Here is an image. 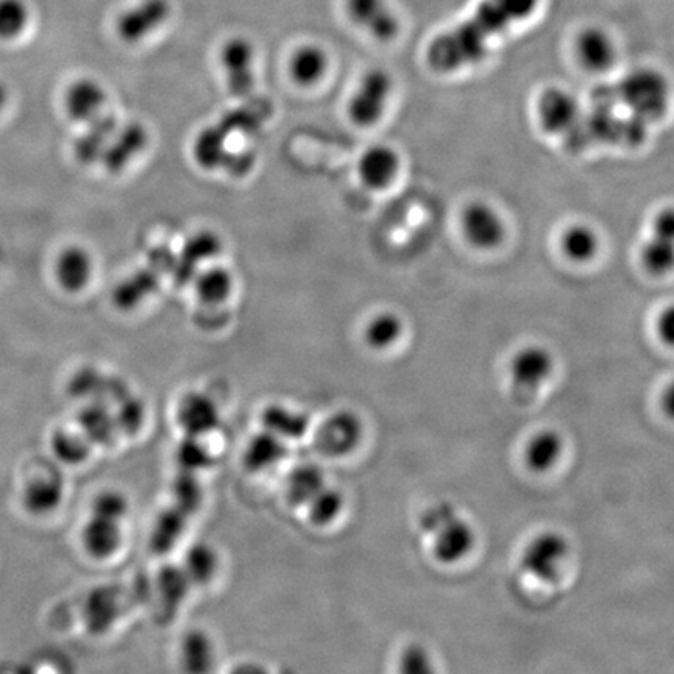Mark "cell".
<instances>
[{
    "label": "cell",
    "mask_w": 674,
    "mask_h": 674,
    "mask_svg": "<svg viewBox=\"0 0 674 674\" xmlns=\"http://www.w3.org/2000/svg\"><path fill=\"white\" fill-rule=\"evenodd\" d=\"M537 6L539 0H485L474 17L434 38L426 51V63L440 74L478 63L485 59L494 37L531 17Z\"/></svg>",
    "instance_id": "6da1fadb"
},
{
    "label": "cell",
    "mask_w": 674,
    "mask_h": 674,
    "mask_svg": "<svg viewBox=\"0 0 674 674\" xmlns=\"http://www.w3.org/2000/svg\"><path fill=\"white\" fill-rule=\"evenodd\" d=\"M616 108L592 106L582 113L574 127L562 138L571 152L592 146L639 147L649 135V124L634 116H620Z\"/></svg>",
    "instance_id": "7a4b0ae2"
},
{
    "label": "cell",
    "mask_w": 674,
    "mask_h": 674,
    "mask_svg": "<svg viewBox=\"0 0 674 674\" xmlns=\"http://www.w3.org/2000/svg\"><path fill=\"white\" fill-rule=\"evenodd\" d=\"M422 531L432 537L433 554L440 563L464 561L475 548V529L459 516L455 505L447 501L436 502L425 510L421 519Z\"/></svg>",
    "instance_id": "3957f363"
},
{
    "label": "cell",
    "mask_w": 674,
    "mask_h": 674,
    "mask_svg": "<svg viewBox=\"0 0 674 674\" xmlns=\"http://www.w3.org/2000/svg\"><path fill=\"white\" fill-rule=\"evenodd\" d=\"M615 86L619 104L645 124L661 121L668 112L672 91L668 80L656 70L640 68L624 75Z\"/></svg>",
    "instance_id": "277c9868"
},
{
    "label": "cell",
    "mask_w": 674,
    "mask_h": 674,
    "mask_svg": "<svg viewBox=\"0 0 674 674\" xmlns=\"http://www.w3.org/2000/svg\"><path fill=\"white\" fill-rule=\"evenodd\" d=\"M392 91H394V82L386 71L375 68L365 72L346 106L350 121L356 127H375L386 114Z\"/></svg>",
    "instance_id": "5b68a950"
},
{
    "label": "cell",
    "mask_w": 674,
    "mask_h": 674,
    "mask_svg": "<svg viewBox=\"0 0 674 674\" xmlns=\"http://www.w3.org/2000/svg\"><path fill=\"white\" fill-rule=\"evenodd\" d=\"M570 554L566 537L554 531L536 536L520 556V569L527 577L540 582H554L561 578Z\"/></svg>",
    "instance_id": "8992f818"
},
{
    "label": "cell",
    "mask_w": 674,
    "mask_h": 674,
    "mask_svg": "<svg viewBox=\"0 0 674 674\" xmlns=\"http://www.w3.org/2000/svg\"><path fill=\"white\" fill-rule=\"evenodd\" d=\"M554 361L551 353L543 346H525L510 363V390L514 398L521 403L531 402L537 397L543 384L553 373Z\"/></svg>",
    "instance_id": "52a82bcc"
},
{
    "label": "cell",
    "mask_w": 674,
    "mask_h": 674,
    "mask_svg": "<svg viewBox=\"0 0 674 674\" xmlns=\"http://www.w3.org/2000/svg\"><path fill=\"white\" fill-rule=\"evenodd\" d=\"M228 93L236 98H246L253 93L257 83V49L246 37H234L225 41L219 51Z\"/></svg>",
    "instance_id": "ba28073f"
},
{
    "label": "cell",
    "mask_w": 674,
    "mask_h": 674,
    "mask_svg": "<svg viewBox=\"0 0 674 674\" xmlns=\"http://www.w3.org/2000/svg\"><path fill=\"white\" fill-rule=\"evenodd\" d=\"M170 0H138L116 19V33L122 43H144L173 18Z\"/></svg>",
    "instance_id": "9c48e42d"
},
{
    "label": "cell",
    "mask_w": 674,
    "mask_h": 674,
    "mask_svg": "<svg viewBox=\"0 0 674 674\" xmlns=\"http://www.w3.org/2000/svg\"><path fill=\"white\" fill-rule=\"evenodd\" d=\"M363 439V424L356 414L339 411L331 415L315 432L314 444L326 458H344L357 448Z\"/></svg>",
    "instance_id": "30bf717a"
},
{
    "label": "cell",
    "mask_w": 674,
    "mask_h": 674,
    "mask_svg": "<svg viewBox=\"0 0 674 674\" xmlns=\"http://www.w3.org/2000/svg\"><path fill=\"white\" fill-rule=\"evenodd\" d=\"M350 21L380 43H390L400 32L397 14L387 0H345Z\"/></svg>",
    "instance_id": "8fae6325"
},
{
    "label": "cell",
    "mask_w": 674,
    "mask_h": 674,
    "mask_svg": "<svg viewBox=\"0 0 674 674\" xmlns=\"http://www.w3.org/2000/svg\"><path fill=\"white\" fill-rule=\"evenodd\" d=\"M64 495L66 486L59 471H38L22 487V509L35 519H44L61 508Z\"/></svg>",
    "instance_id": "7c38bea8"
},
{
    "label": "cell",
    "mask_w": 674,
    "mask_h": 674,
    "mask_svg": "<svg viewBox=\"0 0 674 674\" xmlns=\"http://www.w3.org/2000/svg\"><path fill=\"white\" fill-rule=\"evenodd\" d=\"M582 114L580 102L562 87H548L540 95L537 116L545 132L563 136L574 127Z\"/></svg>",
    "instance_id": "4fadbf2b"
},
{
    "label": "cell",
    "mask_w": 674,
    "mask_h": 674,
    "mask_svg": "<svg viewBox=\"0 0 674 674\" xmlns=\"http://www.w3.org/2000/svg\"><path fill=\"white\" fill-rule=\"evenodd\" d=\"M124 542L122 521L110 519L101 514L90 512L82 529L80 543L83 551L94 561H106L120 551Z\"/></svg>",
    "instance_id": "5bb4252c"
},
{
    "label": "cell",
    "mask_w": 674,
    "mask_h": 674,
    "mask_svg": "<svg viewBox=\"0 0 674 674\" xmlns=\"http://www.w3.org/2000/svg\"><path fill=\"white\" fill-rule=\"evenodd\" d=\"M148 144V135L146 127L138 122H131L124 127L117 128L114 133L108 147L105 148L102 155V166L108 173L120 174L127 169L144 151Z\"/></svg>",
    "instance_id": "9a60e30c"
},
{
    "label": "cell",
    "mask_w": 674,
    "mask_h": 674,
    "mask_svg": "<svg viewBox=\"0 0 674 674\" xmlns=\"http://www.w3.org/2000/svg\"><path fill=\"white\" fill-rule=\"evenodd\" d=\"M108 94L102 83L91 77H82L72 82L64 94V110L72 121L87 122L104 113Z\"/></svg>",
    "instance_id": "2e32d148"
},
{
    "label": "cell",
    "mask_w": 674,
    "mask_h": 674,
    "mask_svg": "<svg viewBox=\"0 0 674 674\" xmlns=\"http://www.w3.org/2000/svg\"><path fill=\"white\" fill-rule=\"evenodd\" d=\"M400 173V156L394 148L376 144L369 147L357 162V177L365 188L384 190L390 188Z\"/></svg>",
    "instance_id": "e0dca14e"
},
{
    "label": "cell",
    "mask_w": 674,
    "mask_h": 674,
    "mask_svg": "<svg viewBox=\"0 0 674 674\" xmlns=\"http://www.w3.org/2000/svg\"><path fill=\"white\" fill-rule=\"evenodd\" d=\"M56 283L70 294H79L90 284L94 272V261L90 251L82 246H66L56 255Z\"/></svg>",
    "instance_id": "ac0fdd59"
},
{
    "label": "cell",
    "mask_w": 674,
    "mask_h": 674,
    "mask_svg": "<svg viewBox=\"0 0 674 674\" xmlns=\"http://www.w3.org/2000/svg\"><path fill=\"white\" fill-rule=\"evenodd\" d=\"M464 235L478 249H494L505 238L500 215L486 204H471L463 216Z\"/></svg>",
    "instance_id": "d6986e66"
},
{
    "label": "cell",
    "mask_w": 674,
    "mask_h": 674,
    "mask_svg": "<svg viewBox=\"0 0 674 674\" xmlns=\"http://www.w3.org/2000/svg\"><path fill=\"white\" fill-rule=\"evenodd\" d=\"M330 70L329 53L319 44H302L292 52L288 71L297 86L314 87Z\"/></svg>",
    "instance_id": "ffe728a7"
},
{
    "label": "cell",
    "mask_w": 674,
    "mask_h": 674,
    "mask_svg": "<svg viewBox=\"0 0 674 674\" xmlns=\"http://www.w3.org/2000/svg\"><path fill=\"white\" fill-rule=\"evenodd\" d=\"M117 128H120V122L113 114L102 113L94 121L87 122L86 131L74 144V155L79 163L87 166L101 163L102 155Z\"/></svg>",
    "instance_id": "44dd1931"
},
{
    "label": "cell",
    "mask_w": 674,
    "mask_h": 674,
    "mask_svg": "<svg viewBox=\"0 0 674 674\" xmlns=\"http://www.w3.org/2000/svg\"><path fill=\"white\" fill-rule=\"evenodd\" d=\"M178 424L189 437H200L219 424L216 403L204 394H189L178 405Z\"/></svg>",
    "instance_id": "7402d4cb"
},
{
    "label": "cell",
    "mask_w": 674,
    "mask_h": 674,
    "mask_svg": "<svg viewBox=\"0 0 674 674\" xmlns=\"http://www.w3.org/2000/svg\"><path fill=\"white\" fill-rule=\"evenodd\" d=\"M578 59L585 70L603 72L614 64L615 45L601 29H588L577 41Z\"/></svg>",
    "instance_id": "603a6c76"
},
{
    "label": "cell",
    "mask_w": 674,
    "mask_h": 674,
    "mask_svg": "<svg viewBox=\"0 0 674 674\" xmlns=\"http://www.w3.org/2000/svg\"><path fill=\"white\" fill-rule=\"evenodd\" d=\"M120 608H117L116 590L113 588L94 589L86 598L83 616L87 630L93 634H104L116 622Z\"/></svg>",
    "instance_id": "cb8c5ba5"
},
{
    "label": "cell",
    "mask_w": 674,
    "mask_h": 674,
    "mask_svg": "<svg viewBox=\"0 0 674 674\" xmlns=\"http://www.w3.org/2000/svg\"><path fill=\"white\" fill-rule=\"evenodd\" d=\"M284 442L266 429L257 434L243 452V466L250 471H265L278 466L288 455Z\"/></svg>",
    "instance_id": "d4e9b609"
},
{
    "label": "cell",
    "mask_w": 674,
    "mask_h": 674,
    "mask_svg": "<svg viewBox=\"0 0 674 674\" xmlns=\"http://www.w3.org/2000/svg\"><path fill=\"white\" fill-rule=\"evenodd\" d=\"M563 453V439L554 429H543L528 442L525 449V463L537 474L551 470L559 463Z\"/></svg>",
    "instance_id": "484cf974"
},
{
    "label": "cell",
    "mask_w": 674,
    "mask_h": 674,
    "mask_svg": "<svg viewBox=\"0 0 674 674\" xmlns=\"http://www.w3.org/2000/svg\"><path fill=\"white\" fill-rule=\"evenodd\" d=\"M326 486L322 468L314 464L295 467L286 479V498L292 506H303L312 500Z\"/></svg>",
    "instance_id": "4316f807"
},
{
    "label": "cell",
    "mask_w": 674,
    "mask_h": 674,
    "mask_svg": "<svg viewBox=\"0 0 674 674\" xmlns=\"http://www.w3.org/2000/svg\"><path fill=\"white\" fill-rule=\"evenodd\" d=\"M262 425L266 432L283 440L302 439L310 428L307 415L281 405L269 406L262 413Z\"/></svg>",
    "instance_id": "83f0119b"
},
{
    "label": "cell",
    "mask_w": 674,
    "mask_h": 674,
    "mask_svg": "<svg viewBox=\"0 0 674 674\" xmlns=\"http://www.w3.org/2000/svg\"><path fill=\"white\" fill-rule=\"evenodd\" d=\"M80 432L85 434L91 444H108L113 439L114 429L117 428L114 414L110 413L104 403L94 400L83 407L79 414Z\"/></svg>",
    "instance_id": "f1b7e54d"
},
{
    "label": "cell",
    "mask_w": 674,
    "mask_h": 674,
    "mask_svg": "<svg viewBox=\"0 0 674 674\" xmlns=\"http://www.w3.org/2000/svg\"><path fill=\"white\" fill-rule=\"evenodd\" d=\"M225 136H227V131L224 125H211L197 135L193 146L197 165L204 167L205 170H215L224 165L225 156H227Z\"/></svg>",
    "instance_id": "f546056e"
},
{
    "label": "cell",
    "mask_w": 674,
    "mask_h": 674,
    "mask_svg": "<svg viewBox=\"0 0 674 674\" xmlns=\"http://www.w3.org/2000/svg\"><path fill=\"white\" fill-rule=\"evenodd\" d=\"M403 320L394 312H380L369 320L364 329L365 344L373 350L384 352L397 344L403 336Z\"/></svg>",
    "instance_id": "4dcf8cb0"
},
{
    "label": "cell",
    "mask_w": 674,
    "mask_h": 674,
    "mask_svg": "<svg viewBox=\"0 0 674 674\" xmlns=\"http://www.w3.org/2000/svg\"><path fill=\"white\" fill-rule=\"evenodd\" d=\"M49 444H51L53 456L66 466H79V464L85 463L91 455V442L82 432L55 429Z\"/></svg>",
    "instance_id": "1f68e13d"
},
{
    "label": "cell",
    "mask_w": 674,
    "mask_h": 674,
    "mask_svg": "<svg viewBox=\"0 0 674 674\" xmlns=\"http://www.w3.org/2000/svg\"><path fill=\"white\" fill-rule=\"evenodd\" d=\"M235 288V280L231 273L224 268H212L205 270L196 280V294L201 303L220 304L227 302Z\"/></svg>",
    "instance_id": "d6a6232c"
},
{
    "label": "cell",
    "mask_w": 674,
    "mask_h": 674,
    "mask_svg": "<svg viewBox=\"0 0 674 674\" xmlns=\"http://www.w3.org/2000/svg\"><path fill=\"white\" fill-rule=\"evenodd\" d=\"M155 278L147 270L133 273L127 280L116 286L113 292L114 304L120 310H133L144 302V299L155 289Z\"/></svg>",
    "instance_id": "836d02e7"
},
{
    "label": "cell",
    "mask_w": 674,
    "mask_h": 674,
    "mask_svg": "<svg viewBox=\"0 0 674 674\" xmlns=\"http://www.w3.org/2000/svg\"><path fill=\"white\" fill-rule=\"evenodd\" d=\"M182 661L188 672H208L215 661L212 642L204 632H190L182 646Z\"/></svg>",
    "instance_id": "e575fe53"
},
{
    "label": "cell",
    "mask_w": 674,
    "mask_h": 674,
    "mask_svg": "<svg viewBox=\"0 0 674 674\" xmlns=\"http://www.w3.org/2000/svg\"><path fill=\"white\" fill-rule=\"evenodd\" d=\"M344 495L333 487L325 486L310 502L308 517L315 527H329L344 509Z\"/></svg>",
    "instance_id": "d590c367"
},
{
    "label": "cell",
    "mask_w": 674,
    "mask_h": 674,
    "mask_svg": "<svg viewBox=\"0 0 674 674\" xmlns=\"http://www.w3.org/2000/svg\"><path fill=\"white\" fill-rule=\"evenodd\" d=\"M29 22L30 9L25 0H0V40H18Z\"/></svg>",
    "instance_id": "8d00e7d4"
},
{
    "label": "cell",
    "mask_w": 674,
    "mask_h": 674,
    "mask_svg": "<svg viewBox=\"0 0 674 674\" xmlns=\"http://www.w3.org/2000/svg\"><path fill=\"white\" fill-rule=\"evenodd\" d=\"M220 251V241L216 235L212 234H200L190 238V241L186 243V249L183 251L182 258V273L183 277H193L194 270L200 262L215 258Z\"/></svg>",
    "instance_id": "74e56055"
},
{
    "label": "cell",
    "mask_w": 674,
    "mask_h": 674,
    "mask_svg": "<svg viewBox=\"0 0 674 674\" xmlns=\"http://www.w3.org/2000/svg\"><path fill=\"white\" fill-rule=\"evenodd\" d=\"M642 262L653 276H666L674 270V242L653 236L642 249Z\"/></svg>",
    "instance_id": "f35d334b"
},
{
    "label": "cell",
    "mask_w": 674,
    "mask_h": 674,
    "mask_svg": "<svg viewBox=\"0 0 674 674\" xmlns=\"http://www.w3.org/2000/svg\"><path fill=\"white\" fill-rule=\"evenodd\" d=\"M219 569V559H217L216 551L207 545H197V547L190 548L188 556H186V570L190 581L199 582V584H207L211 581Z\"/></svg>",
    "instance_id": "ab89813d"
},
{
    "label": "cell",
    "mask_w": 674,
    "mask_h": 674,
    "mask_svg": "<svg viewBox=\"0 0 674 674\" xmlns=\"http://www.w3.org/2000/svg\"><path fill=\"white\" fill-rule=\"evenodd\" d=\"M562 247L570 260L585 262L595 257L598 238L592 228L578 225L563 235Z\"/></svg>",
    "instance_id": "60d3db41"
},
{
    "label": "cell",
    "mask_w": 674,
    "mask_h": 674,
    "mask_svg": "<svg viewBox=\"0 0 674 674\" xmlns=\"http://www.w3.org/2000/svg\"><path fill=\"white\" fill-rule=\"evenodd\" d=\"M90 512L124 521L128 516V500L120 490H104L91 502Z\"/></svg>",
    "instance_id": "b9f144b4"
},
{
    "label": "cell",
    "mask_w": 674,
    "mask_h": 674,
    "mask_svg": "<svg viewBox=\"0 0 674 674\" xmlns=\"http://www.w3.org/2000/svg\"><path fill=\"white\" fill-rule=\"evenodd\" d=\"M116 418L117 428L124 429V432L135 433L138 426L143 424L144 409L141 406L138 400L128 397L122 400L120 413L114 414Z\"/></svg>",
    "instance_id": "7bdbcfd3"
},
{
    "label": "cell",
    "mask_w": 674,
    "mask_h": 674,
    "mask_svg": "<svg viewBox=\"0 0 674 674\" xmlns=\"http://www.w3.org/2000/svg\"><path fill=\"white\" fill-rule=\"evenodd\" d=\"M400 670H402L403 673L413 674L432 672L433 664L428 651L418 645L409 646V649L402 654Z\"/></svg>",
    "instance_id": "ee69618b"
},
{
    "label": "cell",
    "mask_w": 674,
    "mask_h": 674,
    "mask_svg": "<svg viewBox=\"0 0 674 674\" xmlns=\"http://www.w3.org/2000/svg\"><path fill=\"white\" fill-rule=\"evenodd\" d=\"M657 334L666 345L674 346V304L661 312L656 323Z\"/></svg>",
    "instance_id": "f6af8a7d"
},
{
    "label": "cell",
    "mask_w": 674,
    "mask_h": 674,
    "mask_svg": "<svg viewBox=\"0 0 674 674\" xmlns=\"http://www.w3.org/2000/svg\"><path fill=\"white\" fill-rule=\"evenodd\" d=\"M654 236L674 242V208H666L654 219Z\"/></svg>",
    "instance_id": "bcb514c9"
},
{
    "label": "cell",
    "mask_w": 674,
    "mask_h": 674,
    "mask_svg": "<svg viewBox=\"0 0 674 674\" xmlns=\"http://www.w3.org/2000/svg\"><path fill=\"white\" fill-rule=\"evenodd\" d=\"M661 405L666 417L673 418L674 421V381L665 387L664 394H662Z\"/></svg>",
    "instance_id": "7dc6e473"
},
{
    "label": "cell",
    "mask_w": 674,
    "mask_h": 674,
    "mask_svg": "<svg viewBox=\"0 0 674 674\" xmlns=\"http://www.w3.org/2000/svg\"><path fill=\"white\" fill-rule=\"evenodd\" d=\"M10 91L9 86L6 83L0 82V113L6 110L7 104H9Z\"/></svg>",
    "instance_id": "c3c4849f"
}]
</instances>
